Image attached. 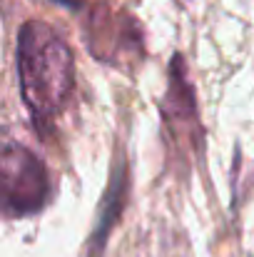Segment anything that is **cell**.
Returning a JSON list of instances; mask_svg holds the SVG:
<instances>
[{"instance_id": "1", "label": "cell", "mask_w": 254, "mask_h": 257, "mask_svg": "<svg viewBox=\"0 0 254 257\" xmlns=\"http://www.w3.org/2000/svg\"><path fill=\"white\" fill-rule=\"evenodd\" d=\"M18 73L23 100L40 127H50L73 90V53L48 25L30 20L18 35Z\"/></svg>"}, {"instance_id": "2", "label": "cell", "mask_w": 254, "mask_h": 257, "mask_svg": "<svg viewBox=\"0 0 254 257\" xmlns=\"http://www.w3.org/2000/svg\"><path fill=\"white\" fill-rule=\"evenodd\" d=\"M50 192L43 163L23 145L0 143V215L25 217L38 212Z\"/></svg>"}, {"instance_id": "3", "label": "cell", "mask_w": 254, "mask_h": 257, "mask_svg": "<svg viewBox=\"0 0 254 257\" xmlns=\"http://www.w3.org/2000/svg\"><path fill=\"white\" fill-rule=\"evenodd\" d=\"M55 3H60V5H68V8H73V10H78V8L83 5V0H55Z\"/></svg>"}]
</instances>
